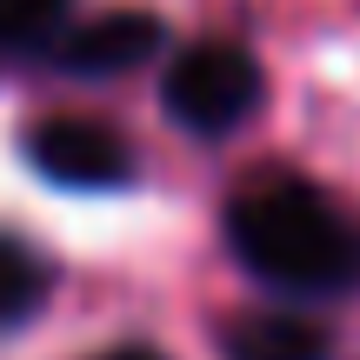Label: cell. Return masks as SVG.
Here are the masks:
<instances>
[{
	"mask_svg": "<svg viewBox=\"0 0 360 360\" xmlns=\"http://www.w3.org/2000/svg\"><path fill=\"white\" fill-rule=\"evenodd\" d=\"M87 360H174V354L147 347V340H120V347H101V354H87Z\"/></svg>",
	"mask_w": 360,
	"mask_h": 360,
	"instance_id": "obj_8",
	"label": "cell"
},
{
	"mask_svg": "<svg viewBox=\"0 0 360 360\" xmlns=\"http://www.w3.org/2000/svg\"><path fill=\"white\" fill-rule=\"evenodd\" d=\"M20 160L60 193H127L141 187V147L101 114H40L20 134Z\"/></svg>",
	"mask_w": 360,
	"mask_h": 360,
	"instance_id": "obj_3",
	"label": "cell"
},
{
	"mask_svg": "<svg viewBox=\"0 0 360 360\" xmlns=\"http://www.w3.org/2000/svg\"><path fill=\"white\" fill-rule=\"evenodd\" d=\"M174 47H180L174 27L154 7H107L67 27V40L47 53V67L67 80H87V87H107V80H127L141 67H160Z\"/></svg>",
	"mask_w": 360,
	"mask_h": 360,
	"instance_id": "obj_4",
	"label": "cell"
},
{
	"mask_svg": "<svg viewBox=\"0 0 360 360\" xmlns=\"http://www.w3.org/2000/svg\"><path fill=\"white\" fill-rule=\"evenodd\" d=\"M160 114L187 141L227 147L267 114V67L247 40H227V34L180 40L160 60Z\"/></svg>",
	"mask_w": 360,
	"mask_h": 360,
	"instance_id": "obj_2",
	"label": "cell"
},
{
	"mask_svg": "<svg viewBox=\"0 0 360 360\" xmlns=\"http://www.w3.org/2000/svg\"><path fill=\"white\" fill-rule=\"evenodd\" d=\"M53 287H60V260H53L40 240L0 227V340L27 334V327L47 314Z\"/></svg>",
	"mask_w": 360,
	"mask_h": 360,
	"instance_id": "obj_6",
	"label": "cell"
},
{
	"mask_svg": "<svg viewBox=\"0 0 360 360\" xmlns=\"http://www.w3.org/2000/svg\"><path fill=\"white\" fill-rule=\"evenodd\" d=\"M80 0H0V53L13 60H47L80 20Z\"/></svg>",
	"mask_w": 360,
	"mask_h": 360,
	"instance_id": "obj_7",
	"label": "cell"
},
{
	"mask_svg": "<svg viewBox=\"0 0 360 360\" xmlns=\"http://www.w3.org/2000/svg\"><path fill=\"white\" fill-rule=\"evenodd\" d=\"M220 240L233 267L287 307H321L360 287V227L321 180L260 167L220 207Z\"/></svg>",
	"mask_w": 360,
	"mask_h": 360,
	"instance_id": "obj_1",
	"label": "cell"
},
{
	"mask_svg": "<svg viewBox=\"0 0 360 360\" xmlns=\"http://www.w3.org/2000/svg\"><path fill=\"white\" fill-rule=\"evenodd\" d=\"M340 340L314 307L260 300L220 327V360H334Z\"/></svg>",
	"mask_w": 360,
	"mask_h": 360,
	"instance_id": "obj_5",
	"label": "cell"
}]
</instances>
